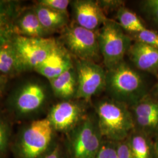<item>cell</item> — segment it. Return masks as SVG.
I'll return each mask as SVG.
<instances>
[{
	"mask_svg": "<svg viewBox=\"0 0 158 158\" xmlns=\"http://www.w3.org/2000/svg\"><path fill=\"white\" fill-rule=\"evenodd\" d=\"M96 111L100 132L106 140L123 141L135 130L130 109L123 102L104 99L96 104Z\"/></svg>",
	"mask_w": 158,
	"mask_h": 158,
	"instance_id": "obj_1",
	"label": "cell"
},
{
	"mask_svg": "<svg viewBox=\"0 0 158 158\" xmlns=\"http://www.w3.org/2000/svg\"><path fill=\"white\" fill-rule=\"evenodd\" d=\"M106 88L112 99L131 106L147 96L141 75L125 62L108 70Z\"/></svg>",
	"mask_w": 158,
	"mask_h": 158,
	"instance_id": "obj_2",
	"label": "cell"
},
{
	"mask_svg": "<svg viewBox=\"0 0 158 158\" xmlns=\"http://www.w3.org/2000/svg\"><path fill=\"white\" fill-rule=\"evenodd\" d=\"M55 131L49 120L36 119L19 132L12 147L17 158H40L52 147Z\"/></svg>",
	"mask_w": 158,
	"mask_h": 158,
	"instance_id": "obj_3",
	"label": "cell"
},
{
	"mask_svg": "<svg viewBox=\"0 0 158 158\" xmlns=\"http://www.w3.org/2000/svg\"><path fill=\"white\" fill-rule=\"evenodd\" d=\"M48 98L45 86L35 79L19 85L8 100V107L18 119L27 118L38 114L44 107Z\"/></svg>",
	"mask_w": 158,
	"mask_h": 158,
	"instance_id": "obj_4",
	"label": "cell"
},
{
	"mask_svg": "<svg viewBox=\"0 0 158 158\" xmlns=\"http://www.w3.org/2000/svg\"><path fill=\"white\" fill-rule=\"evenodd\" d=\"M98 40L100 52L108 70L124 61L132 45L131 37L125 34L118 23L108 18L98 34Z\"/></svg>",
	"mask_w": 158,
	"mask_h": 158,
	"instance_id": "obj_5",
	"label": "cell"
},
{
	"mask_svg": "<svg viewBox=\"0 0 158 158\" xmlns=\"http://www.w3.org/2000/svg\"><path fill=\"white\" fill-rule=\"evenodd\" d=\"M11 45L23 71L34 70L51 56L60 45L52 38H30L14 35Z\"/></svg>",
	"mask_w": 158,
	"mask_h": 158,
	"instance_id": "obj_6",
	"label": "cell"
},
{
	"mask_svg": "<svg viewBox=\"0 0 158 158\" xmlns=\"http://www.w3.org/2000/svg\"><path fill=\"white\" fill-rule=\"evenodd\" d=\"M68 135L69 158H94L104 141L97 121L89 117Z\"/></svg>",
	"mask_w": 158,
	"mask_h": 158,
	"instance_id": "obj_7",
	"label": "cell"
},
{
	"mask_svg": "<svg viewBox=\"0 0 158 158\" xmlns=\"http://www.w3.org/2000/svg\"><path fill=\"white\" fill-rule=\"evenodd\" d=\"M60 40L59 42L69 53L79 60L95 62L97 60L100 52L96 31L84 28L75 23L63 29Z\"/></svg>",
	"mask_w": 158,
	"mask_h": 158,
	"instance_id": "obj_8",
	"label": "cell"
},
{
	"mask_svg": "<svg viewBox=\"0 0 158 158\" xmlns=\"http://www.w3.org/2000/svg\"><path fill=\"white\" fill-rule=\"evenodd\" d=\"M77 86L75 97L89 101L106 88V72L95 62L77 59L76 64Z\"/></svg>",
	"mask_w": 158,
	"mask_h": 158,
	"instance_id": "obj_9",
	"label": "cell"
},
{
	"mask_svg": "<svg viewBox=\"0 0 158 158\" xmlns=\"http://www.w3.org/2000/svg\"><path fill=\"white\" fill-rule=\"evenodd\" d=\"M82 105L70 100H63L51 107L47 119L55 131L69 134L85 118Z\"/></svg>",
	"mask_w": 158,
	"mask_h": 158,
	"instance_id": "obj_10",
	"label": "cell"
},
{
	"mask_svg": "<svg viewBox=\"0 0 158 158\" xmlns=\"http://www.w3.org/2000/svg\"><path fill=\"white\" fill-rule=\"evenodd\" d=\"M135 130L151 138L158 135V100L146 96L131 106Z\"/></svg>",
	"mask_w": 158,
	"mask_h": 158,
	"instance_id": "obj_11",
	"label": "cell"
},
{
	"mask_svg": "<svg viewBox=\"0 0 158 158\" xmlns=\"http://www.w3.org/2000/svg\"><path fill=\"white\" fill-rule=\"evenodd\" d=\"M72 8L76 23L90 31H96L107 19L98 1H74Z\"/></svg>",
	"mask_w": 158,
	"mask_h": 158,
	"instance_id": "obj_12",
	"label": "cell"
},
{
	"mask_svg": "<svg viewBox=\"0 0 158 158\" xmlns=\"http://www.w3.org/2000/svg\"><path fill=\"white\" fill-rule=\"evenodd\" d=\"M73 68L71 55L60 43L51 56L34 70L50 80Z\"/></svg>",
	"mask_w": 158,
	"mask_h": 158,
	"instance_id": "obj_13",
	"label": "cell"
},
{
	"mask_svg": "<svg viewBox=\"0 0 158 158\" xmlns=\"http://www.w3.org/2000/svg\"><path fill=\"white\" fill-rule=\"evenodd\" d=\"M13 33L30 38H47L49 34L42 26L33 8L20 9L14 21Z\"/></svg>",
	"mask_w": 158,
	"mask_h": 158,
	"instance_id": "obj_14",
	"label": "cell"
},
{
	"mask_svg": "<svg viewBox=\"0 0 158 158\" xmlns=\"http://www.w3.org/2000/svg\"><path fill=\"white\" fill-rule=\"evenodd\" d=\"M130 60L138 69L151 73H158V49L135 42L127 53Z\"/></svg>",
	"mask_w": 158,
	"mask_h": 158,
	"instance_id": "obj_15",
	"label": "cell"
},
{
	"mask_svg": "<svg viewBox=\"0 0 158 158\" xmlns=\"http://www.w3.org/2000/svg\"><path fill=\"white\" fill-rule=\"evenodd\" d=\"M20 9L18 2L0 1V46L11 41L14 21Z\"/></svg>",
	"mask_w": 158,
	"mask_h": 158,
	"instance_id": "obj_16",
	"label": "cell"
},
{
	"mask_svg": "<svg viewBox=\"0 0 158 158\" xmlns=\"http://www.w3.org/2000/svg\"><path fill=\"white\" fill-rule=\"evenodd\" d=\"M49 81L54 95L63 100H69L76 96L77 80L74 67Z\"/></svg>",
	"mask_w": 158,
	"mask_h": 158,
	"instance_id": "obj_17",
	"label": "cell"
},
{
	"mask_svg": "<svg viewBox=\"0 0 158 158\" xmlns=\"http://www.w3.org/2000/svg\"><path fill=\"white\" fill-rule=\"evenodd\" d=\"M33 9L42 26L49 34L58 30L62 31L69 25L67 14L51 10L38 3L34 6Z\"/></svg>",
	"mask_w": 158,
	"mask_h": 158,
	"instance_id": "obj_18",
	"label": "cell"
},
{
	"mask_svg": "<svg viewBox=\"0 0 158 158\" xmlns=\"http://www.w3.org/2000/svg\"><path fill=\"white\" fill-rule=\"evenodd\" d=\"M134 158H154L153 142L145 134L135 130L127 138Z\"/></svg>",
	"mask_w": 158,
	"mask_h": 158,
	"instance_id": "obj_19",
	"label": "cell"
},
{
	"mask_svg": "<svg viewBox=\"0 0 158 158\" xmlns=\"http://www.w3.org/2000/svg\"><path fill=\"white\" fill-rule=\"evenodd\" d=\"M23 71L11 41L0 46V74L6 76H15Z\"/></svg>",
	"mask_w": 158,
	"mask_h": 158,
	"instance_id": "obj_20",
	"label": "cell"
},
{
	"mask_svg": "<svg viewBox=\"0 0 158 158\" xmlns=\"http://www.w3.org/2000/svg\"><path fill=\"white\" fill-rule=\"evenodd\" d=\"M117 17L120 27L131 34L147 28L135 12L124 6L119 8Z\"/></svg>",
	"mask_w": 158,
	"mask_h": 158,
	"instance_id": "obj_21",
	"label": "cell"
},
{
	"mask_svg": "<svg viewBox=\"0 0 158 158\" xmlns=\"http://www.w3.org/2000/svg\"><path fill=\"white\" fill-rule=\"evenodd\" d=\"M11 138V125L4 116L0 115V158H4L8 152Z\"/></svg>",
	"mask_w": 158,
	"mask_h": 158,
	"instance_id": "obj_22",
	"label": "cell"
},
{
	"mask_svg": "<svg viewBox=\"0 0 158 158\" xmlns=\"http://www.w3.org/2000/svg\"><path fill=\"white\" fill-rule=\"evenodd\" d=\"M131 40L158 49V32L145 28L139 32L131 34Z\"/></svg>",
	"mask_w": 158,
	"mask_h": 158,
	"instance_id": "obj_23",
	"label": "cell"
},
{
	"mask_svg": "<svg viewBox=\"0 0 158 158\" xmlns=\"http://www.w3.org/2000/svg\"><path fill=\"white\" fill-rule=\"evenodd\" d=\"M94 158H118V142L104 140Z\"/></svg>",
	"mask_w": 158,
	"mask_h": 158,
	"instance_id": "obj_24",
	"label": "cell"
},
{
	"mask_svg": "<svg viewBox=\"0 0 158 158\" xmlns=\"http://www.w3.org/2000/svg\"><path fill=\"white\" fill-rule=\"evenodd\" d=\"M37 3L40 6L49 8L51 10L68 14V6L70 4V1L69 0H40Z\"/></svg>",
	"mask_w": 158,
	"mask_h": 158,
	"instance_id": "obj_25",
	"label": "cell"
},
{
	"mask_svg": "<svg viewBox=\"0 0 158 158\" xmlns=\"http://www.w3.org/2000/svg\"><path fill=\"white\" fill-rule=\"evenodd\" d=\"M143 7L147 14L158 27V0L146 1Z\"/></svg>",
	"mask_w": 158,
	"mask_h": 158,
	"instance_id": "obj_26",
	"label": "cell"
},
{
	"mask_svg": "<svg viewBox=\"0 0 158 158\" xmlns=\"http://www.w3.org/2000/svg\"><path fill=\"white\" fill-rule=\"evenodd\" d=\"M118 158H134L131 152L128 139L118 142Z\"/></svg>",
	"mask_w": 158,
	"mask_h": 158,
	"instance_id": "obj_27",
	"label": "cell"
},
{
	"mask_svg": "<svg viewBox=\"0 0 158 158\" xmlns=\"http://www.w3.org/2000/svg\"><path fill=\"white\" fill-rule=\"evenodd\" d=\"M40 158H64L62 149L59 144H53Z\"/></svg>",
	"mask_w": 158,
	"mask_h": 158,
	"instance_id": "obj_28",
	"label": "cell"
},
{
	"mask_svg": "<svg viewBox=\"0 0 158 158\" xmlns=\"http://www.w3.org/2000/svg\"><path fill=\"white\" fill-rule=\"evenodd\" d=\"M100 6H101L102 9L103 10L104 8H114L117 6H120V5L123 4V1H98ZM104 11V10H103Z\"/></svg>",
	"mask_w": 158,
	"mask_h": 158,
	"instance_id": "obj_29",
	"label": "cell"
},
{
	"mask_svg": "<svg viewBox=\"0 0 158 158\" xmlns=\"http://www.w3.org/2000/svg\"><path fill=\"white\" fill-rule=\"evenodd\" d=\"M6 76L0 74V97L2 95L3 91L5 89L6 84Z\"/></svg>",
	"mask_w": 158,
	"mask_h": 158,
	"instance_id": "obj_30",
	"label": "cell"
},
{
	"mask_svg": "<svg viewBox=\"0 0 158 158\" xmlns=\"http://www.w3.org/2000/svg\"><path fill=\"white\" fill-rule=\"evenodd\" d=\"M153 149H154V158H158V135L155 138L153 142Z\"/></svg>",
	"mask_w": 158,
	"mask_h": 158,
	"instance_id": "obj_31",
	"label": "cell"
},
{
	"mask_svg": "<svg viewBox=\"0 0 158 158\" xmlns=\"http://www.w3.org/2000/svg\"><path fill=\"white\" fill-rule=\"evenodd\" d=\"M153 94H154V98H156L158 100V81L157 83L155 85L154 87V89H153Z\"/></svg>",
	"mask_w": 158,
	"mask_h": 158,
	"instance_id": "obj_32",
	"label": "cell"
}]
</instances>
